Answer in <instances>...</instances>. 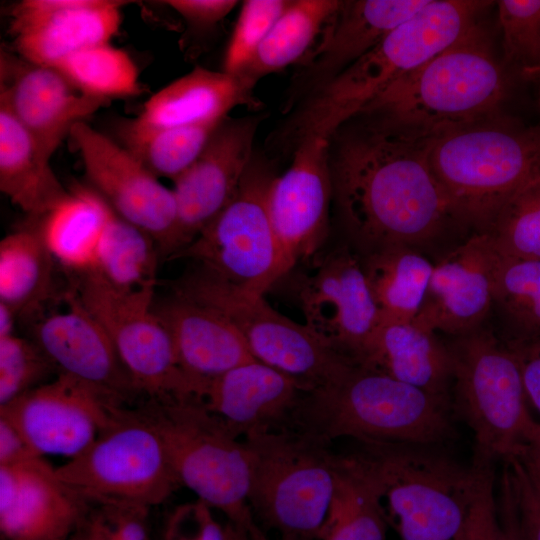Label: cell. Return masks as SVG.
Masks as SVG:
<instances>
[{"mask_svg": "<svg viewBox=\"0 0 540 540\" xmlns=\"http://www.w3.org/2000/svg\"><path fill=\"white\" fill-rule=\"evenodd\" d=\"M83 94L109 102L141 95L138 67L110 43L79 51L55 66Z\"/></svg>", "mask_w": 540, "mask_h": 540, "instance_id": "cell-37", "label": "cell"}, {"mask_svg": "<svg viewBox=\"0 0 540 540\" xmlns=\"http://www.w3.org/2000/svg\"><path fill=\"white\" fill-rule=\"evenodd\" d=\"M161 540H250L248 529L221 523L213 508L196 499L176 506L166 518Z\"/></svg>", "mask_w": 540, "mask_h": 540, "instance_id": "cell-44", "label": "cell"}, {"mask_svg": "<svg viewBox=\"0 0 540 540\" xmlns=\"http://www.w3.org/2000/svg\"><path fill=\"white\" fill-rule=\"evenodd\" d=\"M33 136L0 106V190L29 216L40 219L69 195Z\"/></svg>", "mask_w": 540, "mask_h": 540, "instance_id": "cell-29", "label": "cell"}, {"mask_svg": "<svg viewBox=\"0 0 540 540\" xmlns=\"http://www.w3.org/2000/svg\"><path fill=\"white\" fill-rule=\"evenodd\" d=\"M329 165L340 222L360 256L390 246L415 247L455 221L426 144L359 123L330 138Z\"/></svg>", "mask_w": 540, "mask_h": 540, "instance_id": "cell-1", "label": "cell"}, {"mask_svg": "<svg viewBox=\"0 0 540 540\" xmlns=\"http://www.w3.org/2000/svg\"><path fill=\"white\" fill-rule=\"evenodd\" d=\"M221 122L148 128L131 119L120 123L117 133L120 144L153 175L173 181L196 161Z\"/></svg>", "mask_w": 540, "mask_h": 540, "instance_id": "cell-36", "label": "cell"}, {"mask_svg": "<svg viewBox=\"0 0 540 540\" xmlns=\"http://www.w3.org/2000/svg\"><path fill=\"white\" fill-rule=\"evenodd\" d=\"M430 0H349L322 31L296 77L295 94L308 96L379 44Z\"/></svg>", "mask_w": 540, "mask_h": 540, "instance_id": "cell-23", "label": "cell"}, {"mask_svg": "<svg viewBox=\"0 0 540 540\" xmlns=\"http://www.w3.org/2000/svg\"><path fill=\"white\" fill-rule=\"evenodd\" d=\"M72 292L108 334L136 392L151 400L194 398L171 336L154 311L156 290L123 292L87 273L77 275Z\"/></svg>", "mask_w": 540, "mask_h": 540, "instance_id": "cell-13", "label": "cell"}, {"mask_svg": "<svg viewBox=\"0 0 540 540\" xmlns=\"http://www.w3.org/2000/svg\"><path fill=\"white\" fill-rule=\"evenodd\" d=\"M17 313L9 306L0 302V338L15 334Z\"/></svg>", "mask_w": 540, "mask_h": 540, "instance_id": "cell-52", "label": "cell"}, {"mask_svg": "<svg viewBox=\"0 0 540 540\" xmlns=\"http://www.w3.org/2000/svg\"><path fill=\"white\" fill-rule=\"evenodd\" d=\"M486 233L500 254L540 259V176L509 198Z\"/></svg>", "mask_w": 540, "mask_h": 540, "instance_id": "cell-39", "label": "cell"}, {"mask_svg": "<svg viewBox=\"0 0 540 540\" xmlns=\"http://www.w3.org/2000/svg\"><path fill=\"white\" fill-rule=\"evenodd\" d=\"M493 300L519 337L540 336V259L498 253Z\"/></svg>", "mask_w": 540, "mask_h": 540, "instance_id": "cell-38", "label": "cell"}, {"mask_svg": "<svg viewBox=\"0 0 540 540\" xmlns=\"http://www.w3.org/2000/svg\"><path fill=\"white\" fill-rule=\"evenodd\" d=\"M55 367L35 343L12 334L0 338V406H4L40 382Z\"/></svg>", "mask_w": 540, "mask_h": 540, "instance_id": "cell-42", "label": "cell"}, {"mask_svg": "<svg viewBox=\"0 0 540 540\" xmlns=\"http://www.w3.org/2000/svg\"><path fill=\"white\" fill-rule=\"evenodd\" d=\"M160 259L155 240L112 211L89 274L123 292L156 290Z\"/></svg>", "mask_w": 540, "mask_h": 540, "instance_id": "cell-35", "label": "cell"}, {"mask_svg": "<svg viewBox=\"0 0 540 540\" xmlns=\"http://www.w3.org/2000/svg\"><path fill=\"white\" fill-rule=\"evenodd\" d=\"M498 252L486 232H476L434 264L415 321L455 337L479 329L493 300Z\"/></svg>", "mask_w": 540, "mask_h": 540, "instance_id": "cell-22", "label": "cell"}, {"mask_svg": "<svg viewBox=\"0 0 540 540\" xmlns=\"http://www.w3.org/2000/svg\"><path fill=\"white\" fill-rule=\"evenodd\" d=\"M118 0H24L10 10L13 46L23 59L55 67L65 58L110 43L121 25Z\"/></svg>", "mask_w": 540, "mask_h": 540, "instance_id": "cell-19", "label": "cell"}, {"mask_svg": "<svg viewBox=\"0 0 540 540\" xmlns=\"http://www.w3.org/2000/svg\"><path fill=\"white\" fill-rule=\"evenodd\" d=\"M290 0H246L223 57L222 71L239 76L250 64L271 28Z\"/></svg>", "mask_w": 540, "mask_h": 540, "instance_id": "cell-41", "label": "cell"}, {"mask_svg": "<svg viewBox=\"0 0 540 540\" xmlns=\"http://www.w3.org/2000/svg\"><path fill=\"white\" fill-rule=\"evenodd\" d=\"M329 142L319 136L303 139L294 149L289 168L270 185L268 210L282 253L284 277L301 263L310 262L328 236L333 201Z\"/></svg>", "mask_w": 540, "mask_h": 540, "instance_id": "cell-18", "label": "cell"}, {"mask_svg": "<svg viewBox=\"0 0 540 540\" xmlns=\"http://www.w3.org/2000/svg\"><path fill=\"white\" fill-rule=\"evenodd\" d=\"M340 4L338 0H290L239 76L256 85L260 78L306 58Z\"/></svg>", "mask_w": 540, "mask_h": 540, "instance_id": "cell-34", "label": "cell"}, {"mask_svg": "<svg viewBox=\"0 0 540 540\" xmlns=\"http://www.w3.org/2000/svg\"><path fill=\"white\" fill-rule=\"evenodd\" d=\"M170 286L172 293L223 315L255 360L296 379L309 392L335 377L350 359L273 309L263 295L241 290L198 266Z\"/></svg>", "mask_w": 540, "mask_h": 540, "instance_id": "cell-11", "label": "cell"}, {"mask_svg": "<svg viewBox=\"0 0 540 540\" xmlns=\"http://www.w3.org/2000/svg\"><path fill=\"white\" fill-rule=\"evenodd\" d=\"M491 3L430 0L373 49L310 94L288 124V137L296 143L311 136L330 139L390 85L468 34Z\"/></svg>", "mask_w": 540, "mask_h": 540, "instance_id": "cell-4", "label": "cell"}, {"mask_svg": "<svg viewBox=\"0 0 540 540\" xmlns=\"http://www.w3.org/2000/svg\"><path fill=\"white\" fill-rule=\"evenodd\" d=\"M0 106L52 158L72 128L109 102L80 92L57 68L1 52Z\"/></svg>", "mask_w": 540, "mask_h": 540, "instance_id": "cell-20", "label": "cell"}, {"mask_svg": "<svg viewBox=\"0 0 540 540\" xmlns=\"http://www.w3.org/2000/svg\"><path fill=\"white\" fill-rule=\"evenodd\" d=\"M274 178L267 163L253 158L234 198L172 260H191L241 290L263 295L284 277L268 210Z\"/></svg>", "mask_w": 540, "mask_h": 540, "instance_id": "cell-12", "label": "cell"}, {"mask_svg": "<svg viewBox=\"0 0 540 540\" xmlns=\"http://www.w3.org/2000/svg\"><path fill=\"white\" fill-rule=\"evenodd\" d=\"M308 264L309 271L287 274L293 277L305 327L334 351L357 360L380 322L361 256L345 245Z\"/></svg>", "mask_w": 540, "mask_h": 540, "instance_id": "cell-14", "label": "cell"}, {"mask_svg": "<svg viewBox=\"0 0 540 540\" xmlns=\"http://www.w3.org/2000/svg\"><path fill=\"white\" fill-rule=\"evenodd\" d=\"M69 191L36 229L55 262L77 276L92 271L113 210L89 186L75 183Z\"/></svg>", "mask_w": 540, "mask_h": 540, "instance_id": "cell-30", "label": "cell"}, {"mask_svg": "<svg viewBox=\"0 0 540 540\" xmlns=\"http://www.w3.org/2000/svg\"><path fill=\"white\" fill-rule=\"evenodd\" d=\"M356 361L451 400L452 359L448 345L415 320L380 321Z\"/></svg>", "mask_w": 540, "mask_h": 540, "instance_id": "cell-28", "label": "cell"}, {"mask_svg": "<svg viewBox=\"0 0 540 540\" xmlns=\"http://www.w3.org/2000/svg\"><path fill=\"white\" fill-rule=\"evenodd\" d=\"M520 369L527 400L540 414V336L506 342Z\"/></svg>", "mask_w": 540, "mask_h": 540, "instance_id": "cell-47", "label": "cell"}, {"mask_svg": "<svg viewBox=\"0 0 540 540\" xmlns=\"http://www.w3.org/2000/svg\"><path fill=\"white\" fill-rule=\"evenodd\" d=\"M497 513L500 526V540H525L518 516L516 500L507 467L499 480Z\"/></svg>", "mask_w": 540, "mask_h": 540, "instance_id": "cell-49", "label": "cell"}, {"mask_svg": "<svg viewBox=\"0 0 540 540\" xmlns=\"http://www.w3.org/2000/svg\"><path fill=\"white\" fill-rule=\"evenodd\" d=\"M55 472L90 503L151 508L181 486L153 422L143 409L123 405L85 451L55 467Z\"/></svg>", "mask_w": 540, "mask_h": 540, "instance_id": "cell-10", "label": "cell"}, {"mask_svg": "<svg viewBox=\"0 0 540 540\" xmlns=\"http://www.w3.org/2000/svg\"><path fill=\"white\" fill-rule=\"evenodd\" d=\"M90 505L58 478L44 457L0 466L4 540H68Z\"/></svg>", "mask_w": 540, "mask_h": 540, "instance_id": "cell-21", "label": "cell"}, {"mask_svg": "<svg viewBox=\"0 0 540 540\" xmlns=\"http://www.w3.org/2000/svg\"><path fill=\"white\" fill-rule=\"evenodd\" d=\"M507 85L490 37L478 24L390 85L354 118L375 130L426 144L448 130L500 113Z\"/></svg>", "mask_w": 540, "mask_h": 540, "instance_id": "cell-2", "label": "cell"}, {"mask_svg": "<svg viewBox=\"0 0 540 540\" xmlns=\"http://www.w3.org/2000/svg\"><path fill=\"white\" fill-rule=\"evenodd\" d=\"M329 443L444 445L455 438L451 400L350 359L326 384L305 394L293 418Z\"/></svg>", "mask_w": 540, "mask_h": 540, "instance_id": "cell-3", "label": "cell"}, {"mask_svg": "<svg viewBox=\"0 0 540 540\" xmlns=\"http://www.w3.org/2000/svg\"><path fill=\"white\" fill-rule=\"evenodd\" d=\"M518 455V454H517ZM519 455L540 474V423L533 420L527 429Z\"/></svg>", "mask_w": 540, "mask_h": 540, "instance_id": "cell-51", "label": "cell"}, {"mask_svg": "<svg viewBox=\"0 0 540 540\" xmlns=\"http://www.w3.org/2000/svg\"><path fill=\"white\" fill-rule=\"evenodd\" d=\"M472 465L476 471L473 496L453 540H500L494 462L473 459Z\"/></svg>", "mask_w": 540, "mask_h": 540, "instance_id": "cell-45", "label": "cell"}, {"mask_svg": "<svg viewBox=\"0 0 540 540\" xmlns=\"http://www.w3.org/2000/svg\"><path fill=\"white\" fill-rule=\"evenodd\" d=\"M254 86L240 76L197 66L153 94L133 121L148 128L219 123L238 106L261 105Z\"/></svg>", "mask_w": 540, "mask_h": 540, "instance_id": "cell-27", "label": "cell"}, {"mask_svg": "<svg viewBox=\"0 0 540 540\" xmlns=\"http://www.w3.org/2000/svg\"><path fill=\"white\" fill-rule=\"evenodd\" d=\"M380 483L360 450L339 455L334 498L319 540H386Z\"/></svg>", "mask_w": 540, "mask_h": 540, "instance_id": "cell-31", "label": "cell"}, {"mask_svg": "<svg viewBox=\"0 0 540 540\" xmlns=\"http://www.w3.org/2000/svg\"><path fill=\"white\" fill-rule=\"evenodd\" d=\"M248 533L250 540H270V538L263 532L261 527L253 519V521L248 526Z\"/></svg>", "mask_w": 540, "mask_h": 540, "instance_id": "cell-53", "label": "cell"}, {"mask_svg": "<svg viewBox=\"0 0 540 540\" xmlns=\"http://www.w3.org/2000/svg\"><path fill=\"white\" fill-rule=\"evenodd\" d=\"M69 137L79 152L89 187L118 216L150 235L162 259L176 221L172 189L120 143L87 123L76 124Z\"/></svg>", "mask_w": 540, "mask_h": 540, "instance_id": "cell-17", "label": "cell"}, {"mask_svg": "<svg viewBox=\"0 0 540 540\" xmlns=\"http://www.w3.org/2000/svg\"><path fill=\"white\" fill-rule=\"evenodd\" d=\"M537 76L539 78V105H540V70Z\"/></svg>", "mask_w": 540, "mask_h": 540, "instance_id": "cell-55", "label": "cell"}, {"mask_svg": "<svg viewBox=\"0 0 540 540\" xmlns=\"http://www.w3.org/2000/svg\"><path fill=\"white\" fill-rule=\"evenodd\" d=\"M67 308L40 319L35 343L59 373L71 376L123 400L136 392L115 347L100 323L72 291Z\"/></svg>", "mask_w": 540, "mask_h": 540, "instance_id": "cell-24", "label": "cell"}, {"mask_svg": "<svg viewBox=\"0 0 540 540\" xmlns=\"http://www.w3.org/2000/svg\"><path fill=\"white\" fill-rule=\"evenodd\" d=\"M122 400L59 373L0 406L33 451L72 459L85 451L113 420Z\"/></svg>", "mask_w": 540, "mask_h": 540, "instance_id": "cell-15", "label": "cell"}, {"mask_svg": "<svg viewBox=\"0 0 540 540\" xmlns=\"http://www.w3.org/2000/svg\"><path fill=\"white\" fill-rule=\"evenodd\" d=\"M448 348L452 411L473 433V459L495 463L519 454L534 419L527 409L519 366L506 342L479 328L455 337Z\"/></svg>", "mask_w": 540, "mask_h": 540, "instance_id": "cell-9", "label": "cell"}, {"mask_svg": "<svg viewBox=\"0 0 540 540\" xmlns=\"http://www.w3.org/2000/svg\"><path fill=\"white\" fill-rule=\"evenodd\" d=\"M380 321H413L427 293L434 264L415 247L397 245L361 256Z\"/></svg>", "mask_w": 540, "mask_h": 540, "instance_id": "cell-32", "label": "cell"}, {"mask_svg": "<svg viewBox=\"0 0 540 540\" xmlns=\"http://www.w3.org/2000/svg\"><path fill=\"white\" fill-rule=\"evenodd\" d=\"M525 540H540V483L521 455L504 460Z\"/></svg>", "mask_w": 540, "mask_h": 540, "instance_id": "cell-46", "label": "cell"}, {"mask_svg": "<svg viewBox=\"0 0 540 540\" xmlns=\"http://www.w3.org/2000/svg\"><path fill=\"white\" fill-rule=\"evenodd\" d=\"M157 428L172 469L197 499L247 528L251 451L222 419L194 398L151 400L142 408Z\"/></svg>", "mask_w": 540, "mask_h": 540, "instance_id": "cell-7", "label": "cell"}, {"mask_svg": "<svg viewBox=\"0 0 540 540\" xmlns=\"http://www.w3.org/2000/svg\"><path fill=\"white\" fill-rule=\"evenodd\" d=\"M430 168L454 219L486 232L501 207L540 176V124L500 113L448 130L426 143Z\"/></svg>", "mask_w": 540, "mask_h": 540, "instance_id": "cell-5", "label": "cell"}, {"mask_svg": "<svg viewBox=\"0 0 540 540\" xmlns=\"http://www.w3.org/2000/svg\"><path fill=\"white\" fill-rule=\"evenodd\" d=\"M244 439L252 455V515L282 539L319 540L335 494L339 455L299 428Z\"/></svg>", "mask_w": 540, "mask_h": 540, "instance_id": "cell-6", "label": "cell"}, {"mask_svg": "<svg viewBox=\"0 0 540 540\" xmlns=\"http://www.w3.org/2000/svg\"><path fill=\"white\" fill-rule=\"evenodd\" d=\"M154 311L171 336L196 399L216 377L255 360L236 328L206 305L172 293L154 304Z\"/></svg>", "mask_w": 540, "mask_h": 540, "instance_id": "cell-26", "label": "cell"}, {"mask_svg": "<svg viewBox=\"0 0 540 540\" xmlns=\"http://www.w3.org/2000/svg\"><path fill=\"white\" fill-rule=\"evenodd\" d=\"M54 263L36 227L6 235L0 241V302L18 316L34 312L51 297Z\"/></svg>", "mask_w": 540, "mask_h": 540, "instance_id": "cell-33", "label": "cell"}, {"mask_svg": "<svg viewBox=\"0 0 540 540\" xmlns=\"http://www.w3.org/2000/svg\"><path fill=\"white\" fill-rule=\"evenodd\" d=\"M259 121V117L223 119L196 161L173 180L176 221L162 259L172 260L234 198L253 160Z\"/></svg>", "mask_w": 540, "mask_h": 540, "instance_id": "cell-16", "label": "cell"}, {"mask_svg": "<svg viewBox=\"0 0 540 540\" xmlns=\"http://www.w3.org/2000/svg\"><path fill=\"white\" fill-rule=\"evenodd\" d=\"M308 392L296 379L254 360L210 381L199 400L244 439L285 427Z\"/></svg>", "mask_w": 540, "mask_h": 540, "instance_id": "cell-25", "label": "cell"}, {"mask_svg": "<svg viewBox=\"0 0 540 540\" xmlns=\"http://www.w3.org/2000/svg\"><path fill=\"white\" fill-rule=\"evenodd\" d=\"M522 457H523V456H522ZM523 458H524V457H523ZM524 459H525V458H524ZM525 460H526V459H525ZM526 461H527V460H526ZM527 463H528V462H527ZM528 464H529V463H528ZM529 466L531 467L533 473L535 474L537 480H538L539 483H540V474H539L537 471H535V469H534L530 464H529Z\"/></svg>", "mask_w": 540, "mask_h": 540, "instance_id": "cell-54", "label": "cell"}, {"mask_svg": "<svg viewBox=\"0 0 540 540\" xmlns=\"http://www.w3.org/2000/svg\"><path fill=\"white\" fill-rule=\"evenodd\" d=\"M442 446L360 443L401 540H453L465 519L476 471Z\"/></svg>", "mask_w": 540, "mask_h": 540, "instance_id": "cell-8", "label": "cell"}, {"mask_svg": "<svg viewBox=\"0 0 540 540\" xmlns=\"http://www.w3.org/2000/svg\"><path fill=\"white\" fill-rule=\"evenodd\" d=\"M270 540H271V539H270ZM279 540H286V539H282V538H280Z\"/></svg>", "mask_w": 540, "mask_h": 540, "instance_id": "cell-56", "label": "cell"}, {"mask_svg": "<svg viewBox=\"0 0 540 540\" xmlns=\"http://www.w3.org/2000/svg\"><path fill=\"white\" fill-rule=\"evenodd\" d=\"M149 510L130 503H91L68 540H151Z\"/></svg>", "mask_w": 540, "mask_h": 540, "instance_id": "cell-43", "label": "cell"}, {"mask_svg": "<svg viewBox=\"0 0 540 540\" xmlns=\"http://www.w3.org/2000/svg\"><path fill=\"white\" fill-rule=\"evenodd\" d=\"M37 455L22 433L3 414H0V466L14 465Z\"/></svg>", "mask_w": 540, "mask_h": 540, "instance_id": "cell-50", "label": "cell"}, {"mask_svg": "<svg viewBox=\"0 0 540 540\" xmlns=\"http://www.w3.org/2000/svg\"><path fill=\"white\" fill-rule=\"evenodd\" d=\"M162 3L177 12L193 30L212 29L238 4L235 0H167Z\"/></svg>", "mask_w": 540, "mask_h": 540, "instance_id": "cell-48", "label": "cell"}, {"mask_svg": "<svg viewBox=\"0 0 540 540\" xmlns=\"http://www.w3.org/2000/svg\"><path fill=\"white\" fill-rule=\"evenodd\" d=\"M498 20L507 63L538 75L540 70V0H500Z\"/></svg>", "mask_w": 540, "mask_h": 540, "instance_id": "cell-40", "label": "cell"}]
</instances>
